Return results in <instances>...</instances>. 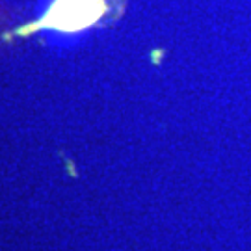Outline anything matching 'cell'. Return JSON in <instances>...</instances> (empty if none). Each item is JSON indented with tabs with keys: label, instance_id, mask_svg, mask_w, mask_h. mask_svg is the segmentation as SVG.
Listing matches in <instances>:
<instances>
[{
	"label": "cell",
	"instance_id": "6da1fadb",
	"mask_svg": "<svg viewBox=\"0 0 251 251\" xmlns=\"http://www.w3.org/2000/svg\"><path fill=\"white\" fill-rule=\"evenodd\" d=\"M41 19L37 26L49 32L73 36L93 25L104 13L102 0H41Z\"/></svg>",
	"mask_w": 251,
	"mask_h": 251
}]
</instances>
